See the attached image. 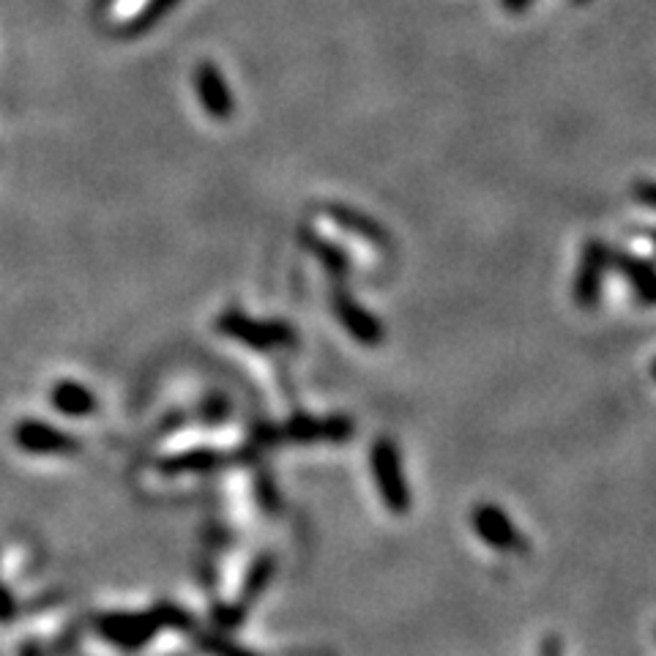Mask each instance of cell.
<instances>
[{"label": "cell", "mask_w": 656, "mask_h": 656, "mask_svg": "<svg viewBox=\"0 0 656 656\" xmlns=\"http://www.w3.org/2000/svg\"><path fill=\"white\" fill-rule=\"evenodd\" d=\"M369 468L383 506L391 514H405L410 509V487L402 471V457L391 438H378L369 449Z\"/></svg>", "instance_id": "6da1fadb"}, {"label": "cell", "mask_w": 656, "mask_h": 656, "mask_svg": "<svg viewBox=\"0 0 656 656\" xmlns=\"http://www.w3.org/2000/svg\"><path fill=\"white\" fill-rule=\"evenodd\" d=\"M197 93H200V102H203L205 113L216 118V121H227L233 115V96L227 91V82L222 72L216 69L214 63H200V69L195 74Z\"/></svg>", "instance_id": "9c48e42d"}, {"label": "cell", "mask_w": 656, "mask_h": 656, "mask_svg": "<svg viewBox=\"0 0 656 656\" xmlns=\"http://www.w3.org/2000/svg\"><path fill=\"white\" fill-rule=\"evenodd\" d=\"M574 3H588V0H574Z\"/></svg>", "instance_id": "ac0fdd59"}, {"label": "cell", "mask_w": 656, "mask_h": 656, "mask_svg": "<svg viewBox=\"0 0 656 656\" xmlns=\"http://www.w3.org/2000/svg\"><path fill=\"white\" fill-rule=\"evenodd\" d=\"M238 457H244L241 451L236 454H225V451H192L184 454L170 465L173 471H208V468H222L227 462H238Z\"/></svg>", "instance_id": "7c38bea8"}, {"label": "cell", "mask_w": 656, "mask_h": 656, "mask_svg": "<svg viewBox=\"0 0 656 656\" xmlns=\"http://www.w3.org/2000/svg\"><path fill=\"white\" fill-rule=\"evenodd\" d=\"M301 244L318 257L320 266L326 268L328 274L337 279V282L350 277L353 263H350V257L345 255V249H339L337 244H331V241H326L323 236H318L315 230H301Z\"/></svg>", "instance_id": "30bf717a"}, {"label": "cell", "mask_w": 656, "mask_h": 656, "mask_svg": "<svg viewBox=\"0 0 656 656\" xmlns=\"http://www.w3.org/2000/svg\"><path fill=\"white\" fill-rule=\"evenodd\" d=\"M610 266L629 282L632 293H635L643 304L656 307V266L651 260L632 255V252L615 249V252H610Z\"/></svg>", "instance_id": "ba28073f"}, {"label": "cell", "mask_w": 656, "mask_h": 656, "mask_svg": "<svg viewBox=\"0 0 656 656\" xmlns=\"http://www.w3.org/2000/svg\"><path fill=\"white\" fill-rule=\"evenodd\" d=\"M323 211H326V216L334 222V225H339L342 230H348L350 236L367 241L369 246H378V249H389L391 246L389 230L380 225L378 219H372L369 214L359 211V208H350V205H342V203H331L326 205Z\"/></svg>", "instance_id": "52a82bcc"}, {"label": "cell", "mask_w": 656, "mask_h": 656, "mask_svg": "<svg viewBox=\"0 0 656 656\" xmlns=\"http://www.w3.org/2000/svg\"><path fill=\"white\" fill-rule=\"evenodd\" d=\"M648 241H651V244H654V249H656V227H651V230H648Z\"/></svg>", "instance_id": "2e32d148"}, {"label": "cell", "mask_w": 656, "mask_h": 656, "mask_svg": "<svg viewBox=\"0 0 656 656\" xmlns=\"http://www.w3.org/2000/svg\"><path fill=\"white\" fill-rule=\"evenodd\" d=\"M356 435V421L345 413H334L326 419L296 413L285 421V427H274V441L287 443H348Z\"/></svg>", "instance_id": "3957f363"}, {"label": "cell", "mask_w": 656, "mask_h": 656, "mask_svg": "<svg viewBox=\"0 0 656 656\" xmlns=\"http://www.w3.org/2000/svg\"><path fill=\"white\" fill-rule=\"evenodd\" d=\"M651 375H654V380H656V359H654V364H651Z\"/></svg>", "instance_id": "e0dca14e"}, {"label": "cell", "mask_w": 656, "mask_h": 656, "mask_svg": "<svg viewBox=\"0 0 656 656\" xmlns=\"http://www.w3.org/2000/svg\"><path fill=\"white\" fill-rule=\"evenodd\" d=\"M331 309H334V318L342 323V328H345L359 345L375 348V345H380L383 337H386V328H383L378 315H372L369 309L361 307L356 296H350L348 290L342 287V282L331 290Z\"/></svg>", "instance_id": "8992f818"}, {"label": "cell", "mask_w": 656, "mask_h": 656, "mask_svg": "<svg viewBox=\"0 0 656 656\" xmlns=\"http://www.w3.org/2000/svg\"><path fill=\"white\" fill-rule=\"evenodd\" d=\"M528 3H531V0H503V6L509 11H523Z\"/></svg>", "instance_id": "9a60e30c"}, {"label": "cell", "mask_w": 656, "mask_h": 656, "mask_svg": "<svg viewBox=\"0 0 656 656\" xmlns=\"http://www.w3.org/2000/svg\"><path fill=\"white\" fill-rule=\"evenodd\" d=\"M274 572H277V558H274V555H260L255 564H252V569H249V574H246L244 594H241V602H238V605L249 607L255 599H260L263 591L268 588V583H271Z\"/></svg>", "instance_id": "8fae6325"}, {"label": "cell", "mask_w": 656, "mask_h": 656, "mask_svg": "<svg viewBox=\"0 0 656 656\" xmlns=\"http://www.w3.org/2000/svg\"><path fill=\"white\" fill-rule=\"evenodd\" d=\"M610 268V246L602 238H588L580 255L577 277H574V304L580 309H596L602 298V282Z\"/></svg>", "instance_id": "277c9868"}, {"label": "cell", "mask_w": 656, "mask_h": 656, "mask_svg": "<svg viewBox=\"0 0 656 656\" xmlns=\"http://www.w3.org/2000/svg\"><path fill=\"white\" fill-rule=\"evenodd\" d=\"M99 3H102V6H104V3H110V0H99Z\"/></svg>", "instance_id": "d6986e66"}, {"label": "cell", "mask_w": 656, "mask_h": 656, "mask_svg": "<svg viewBox=\"0 0 656 656\" xmlns=\"http://www.w3.org/2000/svg\"><path fill=\"white\" fill-rule=\"evenodd\" d=\"M178 3V0H151L143 11H140V17H137V25H134V31H140L145 25H151L154 20H159L164 11H170Z\"/></svg>", "instance_id": "4fadbf2b"}, {"label": "cell", "mask_w": 656, "mask_h": 656, "mask_svg": "<svg viewBox=\"0 0 656 656\" xmlns=\"http://www.w3.org/2000/svg\"><path fill=\"white\" fill-rule=\"evenodd\" d=\"M471 525L476 536L498 553H525L528 550V539L517 531L512 517L495 503H476L471 512Z\"/></svg>", "instance_id": "5b68a950"}, {"label": "cell", "mask_w": 656, "mask_h": 656, "mask_svg": "<svg viewBox=\"0 0 656 656\" xmlns=\"http://www.w3.org/2000/svg\"><path fill=\"white\" fill-rule=\"evenodd\" d=\"M219 331L227 337L244 342L249 348L268 353L277 348H293L298 342L296 328L285 323V320H255L241 312H227L219 320Z\"/></svg>", "instance_id": "7a4b0ae2"}, {"label": "cell", "mask_w": 656, "mask_h": 656, "mask_svg": "<svg viewBox=\"0 0 656 656\" xmlns=\"http://www.w3.org/2000/svg\"><path fill=\"white\" fill-rule=\"evenodd\" d=\"M635 197L637 203L648 205V208L656 211V181H640V184H635Z\"/></svg>", "instance_id": "5bb4252c"}]
</instances>
